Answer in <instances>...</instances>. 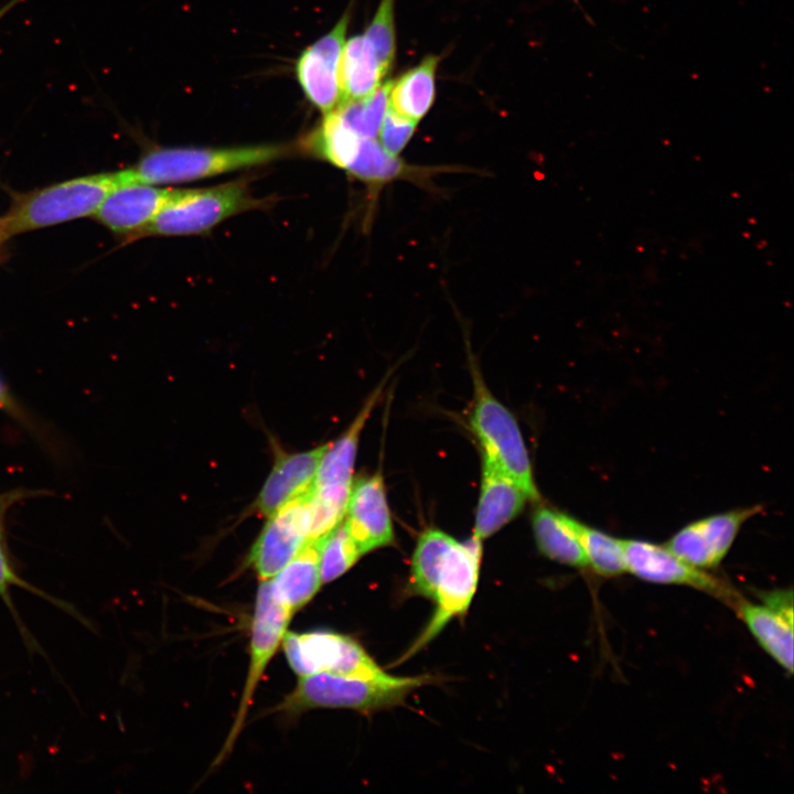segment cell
Here are the masks:
<instances>
[{"label": "cell", "mask_w": 794, "mask_h": 794, "mask_svg": "<svg viewBox=\"0 0 794 794\" xmlns=\"http://www.w3.org/2000/svg\"><path fill=\"white\" fill-rule=\"evenodd\" d=\"M481 541L475 537L464 543L454 539L448 549L432 599L436 610L407 655L420 650L438 635L449 621L468 610L478 586Z\"/></svg>", "instance_id": "7"}, {"label": "cell", "mask_w": 794, "mask_h": 794, "mask_svg": "<svg viewBox=\"0 0 794 794\" xmlns=\"http://www.w3.org/2000/svg\"><path fill=\"white\" fill-rule=\"evenodd\" d=\"M343 170L371 186L397 180L425 181L431 173L429 169L409 165L398 155L388 153L377 139L364 137L357 139Z\"/></svg>", "instance_id": "18"}, {"label": "cell", "mask_w": 794, "mask_h": 794, "mask_svg": "<svg viewBox=\"0 0 794 794\" xmlns=\"http://www.w3.org/2000/svg\"><path fill=\"white\" fill-rule=\"evenodd\" d=\"M281 642L290 667L300 677L315 673L366 677L387 674L347 635L330 631L286 632Z\"/></svg>", "instance_id": "6"}, {"label": "cell", "mask_w": 794, "mask_h": 794, "mask_svg": "<svg viewBox=\"0 0 794 794\" xmlns=\"http://www.w3.org/2000/svg\"><path fill=\"white\" fill-rule=\"evenodd\" d=\"M529 500L521 485L498 463L482 452L481 491L473 537L483 540L515 518Z\"/></svg>", "instance_id": "17"}, {"label": "cell", "mask_w": 794, "mask_h": 794, "mask_svg": "<svg viewBox=\"0 0 794 794\" xmlns=\"http://www.w3.org/2000/svg\"><path fill=\"white\" fill-rule=\"evenodd\" d=\"M264 203L240 181L206 189H179L136 238L143 236H186L202 234L221 222Z\"/></svg>", "instance_id": "4"}, {"label": "cell", "mask_w": 794, "mask_h": 794, "mask_svg": "<svg viewBox=\"0 0 794 794\" xmlns=\"http://www.w3.org/2000/svg\"><path fill=\"white\" fill-rule=\"evenodd\" d=\"M453 541V537L437 528L419 536L411 561V584L417 593L433 599L442 561Z\"/></svg>", "instance_id": "24"}, {"label": "cell", "mask_w": 794, "mask_h": 794, "mask_svg": "<svg viewBox=\"0 0 794 794\" xmlns=\"http://www.w3.org/2000/svg\"><path fill=\"white\" fill-rule=\"evenodd\" d=\"M0 410L11 418L15 419L20 425L26 428L40 440L46 438L45 431L33 416L19 403L18 398L12 394L9 386L0 376Z\"/></svg>", "instance_id": "31"}, {"label": "cell", "mask_w": 794, "mask_h": 794, "mask_svg": "<svg viewBox=\"0 0 794 794\" xmlns=\"http://www.w3.org/2000/svg\"><path fill=\"white\" fill-rule=\"evenodd\" d=\"M309 492L290 501L269 516L254 543L248 555V565L254 568L261 581L271 579L308 543Z\"/></svg>", "instance_id": "10"}, {"label": "cell", "mask_w": 794, "mask_h": 794, "mask_svg": "<svg viewBox=\"0 0 794 794\" xmlns=\"http://www.w3.org/2000/svg\"><path fill=\"white\" fill-rule=\"evenodd\" d=\"M762 603L739 597L732 604L759 645L787 673L793 672V596L771 591Z\"/></svg>", "instance_id": "13"}, {"label": "cell", "mask_w": 794, "mask_h": 794, "mask_svg": "<svg viewBox=\"0 0 794 794\" xmlns=\"http://www.w3.org/2000/svg\"><path fill=\"white\" fill-rule=\"evenodd\" d=\"M569 527L577 536L588 565L602 577H616L625 572L621 539L590 527L564 513Z\"/></svg>", "instance_id": "25"}, {"label": "cell", "mask_w": 794, "mask_h": 794, "mask_svg": "<svg viewBox=\"0 0 794 794\" xmlns=\"http://www.w3.org/2000/svg\"><path fill=\"white\" fill-rule=\"evenodd\" d=\"M538 549L551 560L573 568L589 567L583 549L564 513L538 506L532 517Z\"/></svg>", "instance_id": "22"}, {"label": "cell", "mask_w": 794, "mask_h": 794, "mask_svg": "<svg viewBox=\"0 0 794 794\" xmlns=\"http://www.w3.org/2000/svg\"><path fill=\"white\" fill-rule=\"evenodd\" d=\"M322 583L331 582L345 573L363 555L344 523L318 543Z\"/></svg>", "instance_id": "27"}, {"label": "cell", "mask_w": 794, "mask_h": 794, "mask_svg": "<svg viewBox=\"0 0 794 794\" xmlns=\"http://www.w3.org/2000/svg\"><path fill=\"white\" fill-rule=\"evenodd\" d=\"M363 44L388 75L396 55L395 0H380L363 34Z\"/></svg>", "instance_id": "28"}, {"label": "cell", "mask_w": 794, "mask_h": 794, "mask_svg": "<svg viewBox=\"0 0 794 794\" xmlns=\"http://www.w3.org/2000/svg\"><path fill=\"white\" fill-rule=\"evenodd\" d=\"M474 399L470 426L482 452L494 459L525 491L529 500L539 497L532 463L521 429L512 412L487 388L479 369L472 368Z\"/></svg>", "instance_id": "5"}, {"label": "cell", "mask_w": 794, "mask_h": 794, "mask_svg": "<svg viewBox=\"0 0 794 794\" xmlns=\"http://www.w3.org/2000/svg\"><path fill=\"white\" fill-rule=\"evenodd\" d=\"M328 447L329 443L303 452H277L272 470L253 504L254 512L269 517L290 501L309 492Z\"/></svg>", "instance_id": "16"}, {"label": "cell", "mask_w": 794, "mask_h": 794, "mask_svg": "<svg viewBox=\"0 0 794 794\" xmlns=\"http://www.w3.org/2000/svg\"><path fill=\"white\" fill-rule=\"evenodd\" d=\"M385 380L373 390L350 427L334 442L329 443L313 482V486L352 485L353 469L362 430L374 410Z\"/></svg>", "instance_id": "19"}, {"label": "cell", "mask_w": 794, "mask_h": 794, "mask_svg": "<svg viewBox=\"0 0 794 794\" xmlns=\"http://www.w3.org/2000/svg\"><path fill=\"white\" fill-rule=\"evenodd\" d=\"M292 612L273 594L270 579L261 581L256 598L249 646V665L236 720L222 750L223 758L235 742L258 682L282 641Z\"/></svg>", "instance_id": "8"}, {"label": "cell", "mask_w": 794, "mask_h": 794, "mask_svg": "<svg viewBox=\"0 0 794 794\" xmlns=\"http://www.w3.org/2000/svg\"><path fill=\"white\" fill-rule=\"evenodd\" d=\"M390 86L391 81H386L366 97L344 103L334 111L342 124L358 136L377 139L389 106Z\"/></svg>", "instance_id": "26"}, {"label": "cell", "mask_w": 794, "mask_h": 794, "mask_svg": "<svg viewBox=\"0 0 794 794\" xmlns=\"http://www.w3.org/2000/svg\"><path fill=\"white\" fill-rule=\"evenodd\" d=\"M761 511L762 506L754 505L695 521L679 529L666 547L696 568H715L731 548L743 523Z\"/></svg>", "instance_id": "12"}, {"label": "cell", "mask_w": 794, "mask_h": 794, "mask_svg": "<svg viewBox=\"0 0 794 794\" xmlns=\"http://www.w3.org/2000/svg\"><path fill=\"white\" fill-rule=\"evenodd\" d=\"M25 0H8L0 7V21L18 4Z\"/></svg>", "instance_id": "33"}, {"label": "cell", "mask_w": 794, "mask_h": 794, "mask_svg": "<svg viewBox=\"0 0 794 794\" xmlns=\"http://www.w3.org/2000/svg\"><path fill=\"white\" fill-rule=\"evenodd\" d=\"M439 62V56L429 55L396 81H391L389 107L417 122L422 119L434 100Z\"/></svg>", "instance_id": "21"}, {"label": "cell", "mask_w": 794, "mask_h": 794, "mask_svg": "<svg viewBox=\"0 0 794 794\" xmlns=\"http://www.w3.org/2000/svg\"><path fill=\"white\" fill-rule=\"evenodd\" d=\"M272 578L270 583L275 597L292 613L305 605L322 583L318 544L307 543Z\"/></svg>", "instance_id": "20"}, {"label": "cell", "mask_w": 794, "mask_h": 794, "mask_svg": "<svg viewBox=\"0 0 794 794\" xmlns=\"http://www.w3.org/2000/svg\"><path fill=\"white\" fill-rule=\"evenodd\" d=\"M350 19L348 9L329 33L301 53L296 63L297 78L305 97L324 115L342 104L340 65Z\"/></svg>", "instance_id": "11"}, {"label": "cell", "mask_w": 794, "mask_h": 794, "mask_svg": "<svg viewBox=\"0 0 794 794\" xmlns=\"http://www.w3.org/2000/svg\"><path fill=\"white\" fill-rule=\"evenodd\" d=\"M344 522L364 555L394 540V529L380 472L352 484Z\"/></svg>", "instance_id": "15"}, {"label": "cell", "mask_w": 794, "mask_h": 794, "mask_svg": "<svg viewBox=\"0 0 794 794\" xmlns=\"http://www.w3.org/2000/svg\"><path fill=\"white\" fill-rule=\"evenodd\" d=\"M136 181L130 169L76 178L18 194L0 222V236L10 237L95 214L117 185Z\"/></svg>", "instance_id": "1"}, {"label": "cell", "mask_w": 794, "mask_h": 794, "mask_svg": "<svg viewBox=\"0 0 794 794\" xmlns=\"http://www.w3.org/2000/svg\"><path fill=\"white\" fill-rule=\"evenodd\" d=\"M13 587H20L33 591L39 596L46 597L45 593L23 580L11 565L6 543L3 518L0 517V597L11 610L13 615H15V609L10 597V590Z\"/></svg>", "instance_id": "30"}, {"label": "cell", "mask_w": 794, "mask_h": 794, "mask_svg": "<svg viewBox=\"0 0 794 794\" xmlns=\"http://www.w3.org/2000/svg\"><path fill=\"white\" fill-rule=\"evenodd\" d=\"M621 544L625 571L644 581L690 587L731 605L740 597L725 581L685 562L666 546L640 539H621Z\"/></svg>", "instance_id": "9"}, {"label": "cell", "mask_w": 794, "mask_h": 794, "mask_svg": "<svg viewBox=\"0 0 794 794\" xmlns=\"http://www.w3.org/2000/svg\"><path fill=\"white\" fill-rule=\"evenodd\" d=\"M45 491L14 489L0 494V517L4 518L7 512L17 503L28 498L45 495Z\"/></svg>", "instance_id": "32"}, {"label": "cell", "mask_w": 794, "mask_h": 794, "mask_svg": "<svg viewBox=\"0 0 794 794\" xmlns=\"http://www.w3.org/2000/svg\"><path fill=\"white\" fill-rule=\"evenodd\" d=\"M430 677H378L315 673L301 676L279 710L296 715L314 708H345L369 712L400 704Z\"/></svg>", "instance_id": "2"}, {"label": "cell", "mask_w": 794, "mask_h": 794, "mask_svg": "<svg viewBox=\"0 0 794 794\" xmlns=\"http://www.w3.org/2000/svg\"><path fill=\"white\" fill-rule=\"evenodd\" d=\"M288 151L289 148L282 144L158 148L147 152L130 169L138 182L173 184L266 164L286 155Z\"/></svg>", "instance_id": "3"}, {"label": "cell", "mask_w": 794, "mask_h": 794, "mask_svg": "<svg viewBox=\"0 0 794 794\" xmlns=\"http://www.w3.org/2000/svg\"><path fill=\"white\" fill-rule=\"evenodd\" d=\"M178 192L137 181L122 183L106 195L95 216L114 233L136 238Z\"/></svg>", "instance_id": "14"}, {"label": "cell", "mask_w": 794, "mask_h": 794, "mask_svg": "<svg viewBox=\"0 0 794 794\" xmlns=\"http://www.w3.org/2000/svg\"><path fill=\"white\" fill-rule=\"evenodd\" d=\"M386 77L387 74L364 46L361 35L345 42L340 65L342 104L366 97Z\"/></svg>", "instance_id": "23"}, {"label": "cell", "mask_w": 794, "mask_h": 794, "mask_svg": "<svg viewBox=\"0 0 794 794\" xmlns=\"http://www.w3.org/2000/svg\"><path fill=\"white\" fill-rule=\"evenodd\" d=\"M417 124L388 106L377 140L388 153L398 155L414 136Z\"/></svg>", "instance_id": "29"}]
</instances>
